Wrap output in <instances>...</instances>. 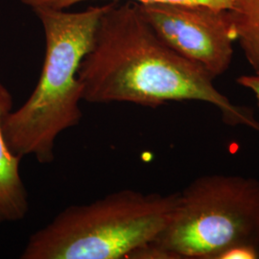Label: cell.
Returning <instances> with one entry per match:
<instances>
[{"label":"cell","mask_w":259,"mask_h":259,"mask_svg":"<svg viewBox=\"0 0 259 259\" xmlns=\"http://www.w3.org/2000/svg\"><path fill=\"white\" fill-rule=\"evenodd\" d=\"M110 3L80 12L33 10L45 31L46 56L33 93L3 120V135L18 157H34L40 164L52 163L55 143L65 131L80 124L83 87L78 73L93 47L100 18Z\"/></svg>","instance_id":"2"},{"label":"cell","mask_w":259,"mask_h":259,"mask_svg":"<svg viewBox=\"0 0 259 259\" xmlns=\"http://www.w3.org/2000/svg\"><path fill=\"white\" fill-rule=\"evenodd\" d=\"M259 248L251 245H236L220 252L216 259H258Z\"/></svg>","instance_id":"10"},{"label":"cell","mask_w":259,"mask_h":259,"mask_svg":"<svg viewBox=\"0 0 259 259\" xmlns=\"http://www.w3.org/2000/svg\"><path fill=\"white\" fill-rule=\"evenodd\" d=\"M143 18L167 46L212 76L232 64L235 37L228 10L206 5L139 4Z\"/></svg>","instance_id":"5"},{"label":"cell","mask_w":259,"mask_h":259,"mask_svg":"<svg viewBox=\"0 0 259 259\" xmlns=\"http://www.w3.org/2000/svg\"><path fill=\"white\" fill-rule=\"evenodd\" d=\"M228 11L235 40L259 74V0H233Z\"/></svg>","instance_id":"7"},{"label":"cell","mask_w":259,"mask_h":259,"mask_svg":"<svg viewBox=\"0 0 259 259\" xmlns=\"http://www.w3.org/2000/svg\"><path fill=\"white\" fill-rule=\"evenodd\" d=\"M32 10L38 8L65 10L88 0H20ZM119 1V0H111ZM139 4H180V5H206L217 9L230 10L233 0H127Z\"/></svg>","instance_id":"8"},{"label":"cell","mask_w":259,"mask_h":259,"mask_svg":"<svg viewBox=\"0 0 259 259\" xmlns=\"http://www.w3.org/2000/svg\"><path fill=\"white\" fill-rule=\"evenodd\" d=\"M13 105L12 93L0 83V225L24 219L30 208L27 189L20 175L21 157L10 150L3 135V120Z\"/></svg>","instance_id":"6"},{"label":"cell","mask_w":259,"mask_h":259,"mask_svg":"<svg viewBox=\"0 0 259 259\" xmlns=\"http://www.w3.org/2000/svg\"><path fill=\"white\" fill-rule=\"evenodd\" d=\"M178 197L124 189L68 206L29 237L20 258H128L166 228Z\"/></svg>","instance_id":"3"},{"label":"cell","mask_w":259,"mask_h":259,"mask_svg":"<svg viewBox=\"0 0 259 259\" xmlns=\"http://www.w3.org/2000/svg\"><path fill=\"white\" fill-rule=\"evenodd\" d=\"M78 77L83 101L150 108L169 102L208 103L220 111L227 124L259 132L250 109L233 104L215 88L214 78L203 66L167 46L133 1H111Z\"/></svg>","instance_id":"1"},{"label":"cell","mask_w":259,"mask_h":259,"mask_svg":"<svg viewBox=\"0 0 259 259\" xmlns=\"http://www.w3.org/2000/svg\"><path fill=\"white\" fill-rule=\"evenodd\" d=\"M128 258L134 259H176L168 250L158 246L154 241L149 242L133 250Z\"/></svg>","instance_id":"9"},{"label":"cell","mask_w":259,"mask_h":259,"mask_svg":"<svg viewBox=\"0 0 259 259\" xmlns=\"http://www.w3.org/2000/svg\"><path fill=\"white\" fill-rule=\"evenodd\" d=\"M154 242L176 259H216L236 245L259 248V181L206 175L179 193L166 228Z\"/></svg>","instance_id":"4"},{"label":"cell","mask_w":259,"mask_h":259,"mask_svg":"<svg viewBox=\"0 0 259 259\" xmlns=\"http://www.w3.org/2000/svg\"><path fill=\"white\" fill-rule=\"evenodd\" d=\"M237 83L252 92L259 106V74L243 75L237 79Z\"/></svg>","instance_id":"11"}]
</instances>
